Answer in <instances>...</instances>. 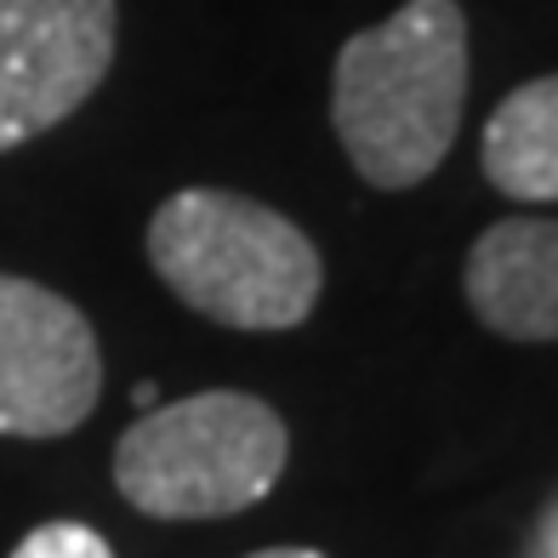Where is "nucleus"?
I'll list each match as a JSON object with an SVG mask.
<instances>
[{
  "label": "nucleus",
  "mask_w": 558,
  "mask_h": 558,
  "mask_svg": "<svg viewBox=\"0 0 558 558\" xmlns=\"http://www.w3.org/2000/svg\"><path fill=\"white\" fill-rule=\"evenodd\" d=\"M114 0H0V155L63 125L114 63Z\"/></svg>",
  "instance_id": "obj_5"
},
{
  "label": "nucleus",
  "mask_w": 558,
  "mask_h": 558,
  "mask_svg": "<svg viewBox=\"0 0 558 558\" xmlns=\"http://www.w3.org/2000/svg\"><path fill=\"white\" fill-rule=\"evenodd\" d=\"M251 558H325L319 547H263V553H251Z\"/></svg>",
  "instance_id": "obj_9"
},
{
  "label": "nucleus",
  "mask_w": 558,
  "mask_h": 558,
  "mask_svg": "<svg viewBox=\"0 0 558 558\" xmlns=\"http://www.w3.org/2000/svg\"><path fill=\"white\" fill-rule=\"evenodd\" d=\"M547 542H553V558H558V513H553V524H547Z\"/></svg>",
  "instance_id": "obj_11"
},
{
  "label": "nucleus",
  "mask_w": 558,
  "mask_h": 558,
  "mask_svg": "<svg viewBox=\"0 0 558 558\" xmlns=\"http://www.w3.org/2000/svg\"><path fill=\"white\" fill-rule=\"evenodd\" d=\"M286 456L291 434L268 399L206 388L125 427L114 445V490L148 519H228L279 485Z\"/></svg>",
  "instance_id": "obj_3"
},
{
  "label": "nucleus",
  "mask_w": 558,
  "mask_h": 558,
  "mask_svg": "<svg viewBox=\"0 0 558 558\" xmlns=\"http://www.w3.org/2000/svg\"><path fill=\"white\" fill-rule=\"evenodd\" d=\"M485 177L490 189L524 206L558 199V74L524 81L501 97V109L485 125Z\"/></svg>",
  "instance_id": "obj_7"
},
{
  "label": "nucleus",
  "mask_w": 558,
  "mask_h": 558,
  "mask_svg": "<svg viewBox=\"0 0 558 558\" xmlns=\"http://www.w3.org/2000/svg\"><path fill=\"white\" fill-rule=\"evenodd\" d=\"M148 263L183 308L228 331H291L314 314L325 263L291 217L228 189H183L148 217Z\"/></svg>",
  "instance_id": "obj_2"
},
{
  "label": "nucleus",
  "mask_w": 558,
  "mask_h": 558,
  "mask_svg": "<svg viewBox=\"0 0 558 558\" xmlns=\"http://www.w3.org/2000/svg\"><path fill=\"white\" fill-rule=\"evenodd\" d=\"M132 404H137V411H155V404H160V383H137Z\"/></svg>",
  "instance_id": "obj_10"
},
{
  "label": "nucleus",
  "mask_w": 558,
  "mask_h": 558,
  "mask_svg": "<svg viewBox=\"0 0 558 558\" xmlns=\"http://www.w3.org/2000/svg\"><path fill=\"white\" fill-rule=\"evenodd\" d=\"M104 393L92 319L23 274H0V434L63 439Z\"/></svg>",
  "instance_id": "obj_4"
},
{
  "label": "nucleus",
  "mask_w": 558,
  "mask_h": 558,
  "mask_svg": "<svg viewBox=\"0 0 558 558\" xmlns=\"http://www.w3.org/2000/svg\"><path fill=\"white\" fill-rule=\"evenodd\" d=\"M462 104L468 17L456 0H404L337 52L331 120L348 166L371 189L427 183L462 132Z\"/></svg>",
  "instance_id": "obj_1"
},
{
  "label": "nucleus",
  "mask_w": 558,
  "mask_h": 558,
  "mask_svg": "<svg viewBox=\"0 0 558 558\" xmlns=\"http://www.w3.org/2000/svg\"><path fill=\"white\" fill-rule=\"evenodd\" d=\"M468 302L507 342H558V217H507L468 251Z\"/></svg>",
  "instance_id": "obj_6"
},
{
  "label": "nucleus",
  "mask_w": 558,
  "mask_h": 558,
  "mask_svg": "<svg viewBox=\"0 0 558 558\" xmlns=\"http://www.w3.org/2000/svg\"><path fill=\"white\" fill-rule=\"evenodd\" d=\"M12 558H114V547L97 536L92 524L52 519V524H35L29 536L12 547Z\"/></svg>",
  "instance_id": "obj_8"
}]
</instances>
